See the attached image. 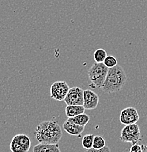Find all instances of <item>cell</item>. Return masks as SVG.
I'll return each instance as SVG.
<instances>
[{"mask_svg": "<svg viewBox=\"0 0 147 152\" xmlns=\"http://www.w3.org/2000/svg\"><path fill=\"white\" fill-rule=\"evenodd\" d=\"M127 82V75L121 66L116 65L108 69L105 83L101 89L107 94L119 91Z\"/></svg>", "mask_w": 147, "mask_h": 152, "instance_id": "7a4b0ae2", "label": "cell"}, {"mask_svg": "<svg viewBox=\"0 0 147 152\" xmlns=\"http://www.w3.org/2000/svg\"><path fill=\"white\" fill-rule=\"evenodd\" d=\"M85 107L83 105H77V104H71L67 105L65 108V114L68 118H72L80 114L84 113Z\"/></svg>", "mask_w": 147, "mask_h": 152, "instance_id": "7c38bea8", "label": "cell"}, {"mask_svg": "<svg viewBox=\"0 0 147 152\" xmlns=\"http://www.w3.org/2000/svg\"><path fill=\"white\" fill-rule=\"evenodd\" d=\"M129 152H143L142 145H138V144H134L129 148Z\"/></svg>", "mask_w": 147, "mask_h": 152, "instance_id": "d6986e66", "label": "cell"}, {"mask_svg": "<svg viewBox=\"0 0 147 152\" xmlns=\"http://www.w3.org/2000/svg\"><path fill=\"white\" fill-rule=\"evenodd\" d=\"M83 91L80 87H72L69 88L68 93L64 99V102L67 105L77 104L83 105Z\"/></svg>", "mask_w": 147, "mask_h": 152, "instance_id": "52a82bcc", "label": "cell"}, {"mask_svg": "<svg viewBox=\"0 0 147 152\" xmlns=\"http://www.w3.org/2000/svg\"><path fill=\"white\" fill-rule=\"evenodd\" d=\"M139 118L140 117L137 109L134 107H128L123 109L121 111L119 121L122 124L129 125L136 124Z\"/></svg>", "mask_w": 147, "mask_h": 152, "instance_id": "ba28073f", "label": "cell"}, {"mask_svg": "<svg viewBox=\"0 0 147 152\" xmlns=\"http://www.w3.org/2000/svg\"><path fill=\"white\" fill-rule=\"evenodd\" d=\"M33 152H61L57 144L38 143L33 148Z\"/></svg>", "mask_w": 147, "mask_h": 152, "instance_id": "8fae6325", "label": "cell"}, {"mask_svg": "<svg viewBox=\"0 0 147 152\" xmlns=\"http://www.w3.org/2000/svg\"><path fill=\"white\" fill-rule=\"evenodd\" d=\"M99 104V96L94 91L90 89L83 92V107L86 110H94Z\"/></svg>", "mask_w": 147, "mask_h": 152, "instance_id": "9c48e42d", "label": "cell"}, {"mask_svg": "<svg viewBox=\"0 0 147 152\" xmlns=\"http://www.w3.org/2000/svg\"><path fill=\"white\" fill-rule=\"evenodd\" d=\"M142 145V148H143V152H147V145Z\"/></svg>", "mask_w": 147, "mask_h": 152, "instance_id": "ffe728a7", "label": "cell"}, {"mask_svg": "<svg viewBox=\"0 0 147 152\" xmlns=\"http://www.w3.org/2000/svg\"><path fill=\"white\" fill-rule=\"evenodd\" d=\"M34 136L39 143L57 144L62 137V130L56 121H45L36 127Z\"/></svg>", "mask_w": 147, "mask_h": 152, "instance_id": "6da1fadb", "label": "cell"}, {"mask_svg": "<svg viewBox=\"0 0 147 152\" xmlns=\"http://www.w3.org/2000/svg\"><path fill=\"white\" fill-rule=\"evenodd\" d=\"M65 81H56L50 86V97L56 101H64L69 90Z\"/></svg>", "mask_w": 147, "mask_h": 152, "instance_id": "8992f818", "label": "cell"}, {"mask_svg": "<svg viewBox=\"0 0 147 152\" xmlns=\"http://www.w3.org/2000/svg\"><path fill=\"white\" fill-rule=\"evenodd\" d=\"M108 68L103 63H94L88 71V79L91 81L90 86L102 88L105 83Z\"/></svg>", "mask_w": 147, "mask_h": 152, "instance_id": "3957f363", "label": "cell"}, {"mask_svg": "<svg viewBox=\"0 0 147 152\" xmlns=\"http://www.w3.org/2000/svg\"><path fill=\"white\" fill-rule=\"evenodd\" d=\"M84 152H111V151H110V148L106 145V146L100 148V149H96V148H91L90 149H86Z\"/></svg>", "mask_w": 147, "mask_h": 152, "instance_id": "ac0fdd59", "label": "cell"}, {"mask_svg": "<svg viewBox=\"0 0 147 152\" xmlns=\"http://www.w3.org/2000/svg\"><path fill=\"white\" fill-rule=\"evenodd\" d=\"M94 135L93 134H88L83 136L81 140L82 146L85 149H90L93 148V142H94Z\"/></svg>", "mask_w": 147, "mask_h": 152, "instance_id": "5bb4252c", "label": "cell"}, {"mask_svg": "<svg viewBox=\"0 0 147 152\" xmlns=\"http://www.w3.org/2000/svg\"><path fill=\"white\" fill-rule=\"evenodd\" d=\"M62 127L64 129V131L70 135L80 136L84 131L85 126H80V125H78L72 122V121L67 120L63 124Z\"/></svg>", "mask_w": 147, "mask_h": 152, "instance_id": "30bf717a", "label": "cell"}, {"mask_svg": "<svg viewBox=\"0 0 147 152\" xmlns=\"http://www.w3.org/2000/svg\"><path fill=\"white\" fill-rule=\"evenodd\" d=\"M31 147V140L26 134H18L14 136L10 145L12 152H29Z\"/></svg>", "mask_w": 147, "mask_h": 152, "instance_id": "5b68a950", "label": "cell"}, {"mask_svg": "<svg viewBox=\"0 0 147 152\" xmlns=\"http://www.w3.org/2000/svg\"><path fill=\"white\" fill-rule=\"evenodd\" d=\"M106 146L105 140L102 136H94V142H93V148L96 149H100Z\"/></svg>", "mask_w": 147, "mask_h": 152, "instance_id": "2e32d148", "label": "cell"}, {"mask_svg": "<svg viewBox=\"0 0 147 152\" xmlns=\"http://www.w3.org/2000/svg\"><path fill=\"white\" fill-rule=\"evenodd\" d=\"M93 57L96 63H103L107 57V53L104 49H97L94 51Z\"/></svg>", "mask_w": 147, "mask_h": 152, "instance_id": "9a60e30c", "label": "cell"}, {"mask_svg": "<svg viewBox=\"0 0 147 152\" xmlns=\"http://www.w3.org/2000/svg\"><path fill=\"white\" fill-rule=\"evenodd\" d=\"M120 139L122 142H130L132 145L137 144L141 140V134L137 124L125 125L121 132Z\"/></svg>", "mask_w": 147, "mask_h": 152, "instance_id": "277c9868", "label": "cell"}, {"mask_svg": "<svg viewBox=\"0 0 147 152\" xmlns=\"http://www.w3.org/2000/svg\"><path fill=\"white\" fill-rule=\"evenodd\" d=\"M103 64H105L108 69H110V68H113L116 65H118V61L114 56H107L105 61H104Z\"/></svg>", "mask_w": 147, "mask_h": 152, "instance_id": "e0dca14e", "label": "cell"}, {"mask_svg": "<svg viewBox=\"0 0 147 152\" xmlns=\"http://www.w3.org/2000/svg\"><path fill=\"white\" fill-rule=\"evenodd\" d=\"M68 121H72V122L76 124L80 125V126H85L88 123L90 120V117L88 115L85 113L80 114V115H76L75 117H72V118H68Z\"/></svg>", "mask_w": 147, "mask_h": 152, "instance_id": "4fadbf2b", "label": "cell"}]
</instances>
